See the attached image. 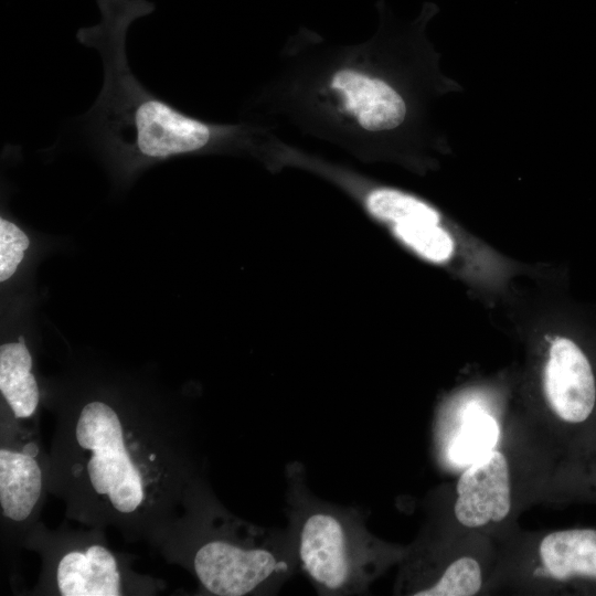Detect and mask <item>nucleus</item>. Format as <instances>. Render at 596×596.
Listing matches in <instances>:
<instances>
[{
    "label": "nucleus",
    "mask_w": 596,
    "mask_h": 596,
    "mask_svg": "<svg viewBox=\"0 0 596 596\" xmlns=\"http://www.w3.org/2000/svg\"><path fill=\"white\" fill-rule=\"evenodd\" d=\"M365 206L374 219L386 226L406 219L437 213V210L425 201L391 188H379L369 192Z\"/></svg>",
    "instance_id": "obj_16"
},
{
    "label": "nucleus",
    "mask_w": 596,
    "mask_h": 596,
    "mask_svg": "<svg viewBox=\"0 0 596 596\" xmlns=\"http://www.w3.org/2000/svg\"><path fill=\"white\" fill-rule=\"evenodd\" d=\"M56 582L63 596H118L120 575L114 555L102 545L73 551L57 564Z\"/></svg>",
    "instance_id": "obj_11"
},
{
    "label": "nucleus",
    "mask_w": 596,
    "mask_h": 596,
    "mask_svg": "<svg viewBox=\"0 0 596 596\" xmlns=\"http://www.w3.org/2000/svg\"><path fill=\"white\" fill-rule=\"evenodd\" d=\"M30 242L25 233L4 217L0 219V280L9 279L17 270Z\"/></svg>",
    "instance_id": "obj_17"
},
{
    "label": "nucleus",
    "mask_w": 596,
    "mask_h": 596,
    "mask_svg": "<svg viewBox=\"0 0 596 596\" xmlns=\"http://www.w3.org/2000/svg\"><path fill=\"white\" fill-rule=\"evenodd\" d=\"M499 541L426 517L397 565L393 593L407 596L487 595Z\"/></svg>",
    "instance_id": "obj_7"
},
{
    "label": "nucleus",
    "mask_w": 596,
    "mask_h": 596,
    "mask_svg": "<svg viewBox=\"0 0 596 596\" xmlns=\"http://www.w3.org/2000/svg\"><path fill=\"white\" fill-rule=\"evenodd\" d=\"M514 408L492 385L464 387L439 403L432 422V456L436 467L457 476L493 448Z\"/></svg>",
    "instance_id": "obj_8"
},
{
    "label": "nucleus",
    "mask_w": 596,
    "mask_h": 596,
    "mask_svg": "<svg viewBox=\"0 0 596 596\" xmlns=\"http://www.w3.org/2000/svg\"><path fill=\"white\" fill-rule=\"evenodd\" d=\"M596 596V525L529 531L499 541L488 594Z\"/></svg>",
    "instance_id": "obj_5"
},
{
    "label": "nucleus",
    "mask_w": 596,
    "mask_h": 596,
    "mask_svg": "<svg viewBox=\"0 0 596 596\" xmlns=\"http://www.w3.org/2000/svg\"><path fill=\"white\" fill-rule=\"evenodd\" d=\"M573 503L596 504V454L581 466L555 471L550 481L543 504Z\"/></svg>",
    "instance_id": "obj_15"
},
{
    "label": "nucleus",
    "mask_w": 596,
    "mask_h": 596,
    "mask_svg": "<svg viewBox=\"0 0 596 596\" xmlns=\"http://www.w3.org/2000/svg\"><path fill=\"white\" fill-rule=\"evenodd\" d=\"M32 358L23 339L0 348V391L17 418L30 417L40 398L31 373Z\"/></svg>",
    "instance_id": "obj_13"
},
{
    "label": "nucleus",
    "mask_w": 596,
    "mask_h": 596,
    "mask_svg": "<svg viewBox=\"0 0 596 596\" xmlns=\"http://www.w3.org/2000/svg\"><path fill=\"white\" fill-rule=\"evenodd\" d=\"M100 21L79 28L77 41L102 58V89L84 115L91 138L129 169L173 157L198 153L224 132L174 107L149 91L132 73L127 33L138 19L156 10L149 0H96Z\"/></svg>",
    "instance_id": "obj_1"
},
{
    "label": "nucleus",
    "mask_w": 596,
    "mask_h": 596,
    "mask_svg": "<svg viewBox=\"0 0 596 596\" xmlns=\"http://www.w3.org/2000/svg\"><path fill=\"white\" fill-rule=\"evenodd\" d=\"M532 392L518 409L560 457L556 470L596 454V336L554 333L533 359Z\"/></svg>",
    "instance_id": "obj_4"
},
{
    "label": "nucleus",
    "mask_w": 596,
    "mask_h": 596,
    "mask_svg": "<svg viewBox=\"0 0 596 596\" xmlns=\"http://www.w3.org/2000/svg\"><path fill=\"white\" fill-rule=\"evenodd\" d=\"M22 453L30 456V457L35 458L38 456V454H39V447L34 443H29V444L23 446Z\"/></svg>",
    "instance_id": "obj_18"
},
{
    "label": "nucleus",
    "mask_w": 596,
    "mask_h": 596,
    "mask_svg": "<svg viewBox=\"0 0 596 596\" xmlns=\"http://www.w3.org/2000/svg\"><path fill=\"white\" fill-rule=\"evenodd\" d=\"M560 457L518 408L499 443L427 494L432 517L498 541L520 525L532 505L543 504Z\"/></svg>",
    "instance_id": "obj_2"
},
{
    "label": "nucleus",
    "mask_w": 596,
    "mask_h": 596,
    "mask_svg": "<svg viewBox=\"0 0 596 596\" xmlns=\"http://www.w3.org/2000/svg\"><path fill=\"white\" fill-rule=\"evenodd\" d=\"M42 489V473L34 457L0 450V507L12 521H24L35 507Z\"/></svg>",
    "instance_id": "obj_12"
},
{
    "label": "nucleus",
    "mask_w": 596,
    "mask_h": 596,
    "mask_svg": "<svg viewBox=\"0 0 596 596\" xmlns=\"http://www.w3.org/2000/svg\"><path fill=\"white\" fill-rule=\"evenodd\" d=\"M75 438L91 454L86 470L93 490L106 496L116 511L135 512L145 500L143 480L125 445L121 422L114 408L99 401L84 405Z\"/></svg>",
    "instance_id": "obj_9"
},
{
    "label": "nucleus",
    "mask_w": 596,
    "mask_h": 596,
    "mask_svg": "<svg viewBox=\"0 0 596 596\" xmlns=\"http://www.w3.org/2000/svg\"><path fill=\"white\" fill-rule=\"evenodd\" d=\"M331 87L342 96L343 107L369 131L398 127L405 119L402 96L386 82L362 72L344 68L337 72Z\"/></svg>",
    "instance_id": "obj_10"
},
{
    "label": "nucleus",
    "mask_w": 596,
    "mask_h": 596,
    "mask_svg": "<svg viewBox=\"0 0 596 596\" xmlns=\"http://www.w3.org/2000/svg\"><path fill=\"white\" fill-rule=\"evenodd\" d=\"M286 515L298 568L318 595L366 594L403 560L407 544L385 541L366 526L365 514L317 497L306 468L291 461L285 469Z\"/></svg>",
    "instance_id": "obj_3"
},
{
    "label": "nucleus",
    "mask_w": 596,
    "mask_h": 596,
    "mask_svg": "<svg viewBox=\"0 0 596 596\" xmlns=\"http://www.w3.org/2000/svg\"><path fill=\"white\" fill-rule=\"evenodd\" d=\"M386 227L397 242L425 262L446 264L456 253V241L443 225L440 213L406 219Z\"/></svg>",
    "instance_id": "obj_14"
},
{
    "label": "nucleus",
    "mask_w": 596,
    "mask_h": 596,
    "mask_svg": "<svg viewBox=\"0 0 596 596\" xmlns=\"http://www.w3.org/2000/svg\"><path fill=\"white\" fill-rule=\"evenodd\" d=\"M210 531L196 546L193 570L212 595H275L298 568L287 526L226 520Z\"/></svg>",
    "instance_id": "obj_6"
}]
</instances>
